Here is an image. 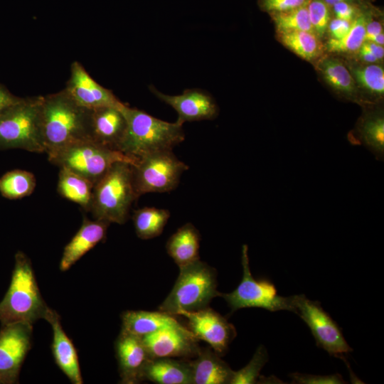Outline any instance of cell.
<instances>
[{
    "mask_svg": "<svg viewBox=\"0 0 384 384\" xmlns=\"http://www.w3.org/2000/svg\"><path fill=\"white\" fill-rule=\"evenodd\" d=\"M48 309L30 259L18 251L9 289L0 302L1 326L19 322L33 324L38 319H44Z\"/></svg>",
    "mask_w": 384,
    "mask_h": 384,
    "instance_id": "cell-3",
    "label": "cell"
},
{
    "mask_svg": "<svg viewBox=\"0 0 384 384\" xmlns=\"http://www.w3.org/2000/svg\"><path fill=\"white\" fill-rule=\"evenodd\" d=\"M293 383L302 384H341L346 383L339 374L317 375L294 373L289 375Z\"/></svg>",
    "mask_w": 384,
    "mask_h": 384,
    "instance_id": "cell-37",
    "label": "cell"
},
{
    "mask_svg": "<svg viewBox=\"0 0 384 384\" xmlns=\"http://www.w3.org/2000/svg\"><path fill=\"white\" fill-rule=\"evenodd\" d=\"M63 90L75 102L88 110L119 107L123 103L110 90L95 81L78 61L71 64L70 77Z\"/></svg>",
    "mask_w": 384,
    "mask_h": 384,
    "instance_id": "cell-15",
    "label": "cell"
},
{
    "mask_svg": "<svg viewBox=\"0 0 384 384\" xmlns=\"http://www.w3.org/2000/svg\"><path fill=\"white\" fill-rule=\"evenodd\" d=\"M309 0H257L260 9L268 14L284 12L306 6Z\"/></svg>",
    "mask_w": 384,
    "mask_h": 384,
    "instance_id": "cell-35",
    "label": "cell"
},
{
    "mask_svg": "<svg viewBox=\"0 0 384 384\" xmlns=\"http://www.w3.org/2000/svg\"><path fill=\"white\" fill-rule=\"evenodd\" d=\"M364 111L353 130L348 135L353 145H363L379 161L384 158V116L377 104L363 106Z\"/></svg>",
    "mask_w": 384,
    "mask_h": 384,
    "instance_id": "cell-19",
    "label": "cell"
},
{
    "mask_svg": "<svg viewBox=\"0 0 384 384\" xmlns=\"http://www.w3.org/2000/svg\"><path fill=\"white\" fill-rule=\"evenodd\" d=\"M361 48L371 53L378 58V60L380 62L383 60V58H384L383 46H380L378 44H376L369 41H364Z\"/></svg>",
    "mask_w": 384,
    "mask_h": 384,
    "instance_id": "cell-40",
    "label": "cell"
},
{
    "mask_svg": "<svg viewBox=\"0 0 384 384\" xmlns=\"http://www.w3.org/2000/svg\"><path fill=\"white\" fill-rule=\"evenodd\" d=\"M306 9L314 33L324 41L333 17L331 7L324 0H309Z\"/></svg>",
    "mask_w": 384,
    "mask_h": 384,
    "instance_id": "cell-34",
    "label": "cell"
},
{
    "mask_svg": "<svg viewBox=\"0 0 384 384\" xmlns=\"http://www.w3.org/2000/svg\"><path fill=\"white\" fill-rule=\"evenodd\" d=\"M314 65L324 82L336 94L363 106L359 90L345 63L338 58L324 54Z\"/></svg>",
    "mask_w": 384,
    "mask_h": 384,
    "instance_id": "cell-21",
    "label": "cell"
},
{
    "mask_svg": "<svg viewBox=\"0 0 384 384\" xmlns=\"http://www.w3.org/2000/svg\"><path fill=\"white\" fill-rule=\"evenodd\" d=\"M351 24L352 22L332 17L328 26L326 36H329V38L341 39L349 32Z\"/></svg>",
    "mask_w": 384,
    "mask_h": 384,
    "instance_id": "cell-38",
    "label": "cell"
},
{
    "mask_svg": "<svg viewBox=\"0 0 384 384\" xmlns=\"http://www.w3.org/2000/svg\"><path fill=\"white\" fill-rule=\"evenodd\" d=\"M36 186L34 174L25 170H11L0 177V193L10 200L21 199L30 196Z\"/></svg>",
    "mask_w": 384,
    "mask_h": 384,
    "instance_id": "cell-31",
    "label": "cell"
},
{
    "mask_svg": "<svg viewBox=\"0 0 384 384\" xmlns=\"http://www.w3.org/2000/svg\"><path fill=\"white\" fill-rule=\"evenodd\" d=\"M268 361V354L263 346L257 348L250 361L244 368L234 371L230 384L257 383L260 372Z\"/></svg>",
    "mask_w": 384,
    "mask_h": 384,
    "instance_id": "cell-33",
    "label": "cell"
},
{
    "mask_svg": "<svg viewBox=\"0 0 384 384\" xmlns=\"http://www.w3.org/2000/svg\"><path fill=\"white\" fill-rule=\"evenodd\" d=\"M366 41H371L380 46H383L384 45V34L383 33H379L378 35L372 36L371 38H370L368 40H366Z\"/></svg>",
    "mask_w": 384,
    "mask_h": 384,
    "instance_id": "cell-42",
    "label": "cell"
},
{
    "mask_svg": "<svg viewBox=\"0 0 384 384\" xmlns=\"http://www.w3.org/2000/svg\"><path fill=\"white\" fill-rule=\"evenodd\" d=\"M90 110L79 105L64 90L42 96L41 126L45 153L48 155L90 139Z\"/></svg>",
    "mask_w": 384,
    "mask_h": 384,
    "instance_id": "cell-1",
    "label": "cell"
},
{
    "mask_svg": "<svg viewBox=\"0 0 384 384\" xmlns=\"http://www.w3.org/2000/svg\"><path fill=\"white\" fill-rule=\"evenodd\" d=\"M48 161L59 168L70 169L94 184L116 162L136 165L139 158L105 146L92 140L80 141L48 154Z\"/></svg>",
    "mask_w": 384,
    "mask_h": 384,
    "instance_id": "cell-7",
    "label": "cell"
},
{
    "mask_svg": "<svg viewBox=\"0 0 384 384\" xmlns=\"http://www.w3.org/2000/svg\"><path fill=\"white\" fill-rule=\"evenodd\" d=\"M0 384H2L1 381L0 380Z\"/></svg>",
    "mask_w": 384,
    "mask_h": 384,
    "instance_id": "cell-44",
    "label": "cell"
},
{
    "mask_svg": "<svg viewBox=\"0 0 384 384\" xmlns=\"http://www.w3.org/2000/svg\"><path fill=\"white\" fill-rule=\"evenodd\" d=\"M170 215L169 210L155 207H144L134 210L132 220L137 237L149 240L159 236Z\"/></svg>",
    "mask_w": 384,
    "mask_h": 384,
    "instance_id": "cell-29",
    "label": "cell"
},
{
    "mask_svg": "<svg viewBox=\"0 0 384 384\" xmlns=\"http://www.w3.org/2000/svg\"><path fill=\"white\" fill-rule=\"evenodd\" d=\"M121 383L142 382L143 370L151 358L141 337L121 330L114 345Z\"/></svg>",
    "mask_w": 384,
    "mask_h": 384,
    "instance_id": "cell-16",
    "label": "cell"
},
{
    "mask_svg": "<svg viewBox=\"0 0 384 384\" xmlns=\"http://www.w3.org/2000/svg\"><path fill=\"white\" fill-rule=\"evenodd\" d=\"M21 97L11 92L5 86L0 84V112L8 107L18 102Z\"/></svg>",
    "mask_w": 384,
    "mask_h": 384,
    "instance_id": "cell-39",
    "label": "cell"
},
{
    "mask_svg": "<svg viewBox=\"0 0 384 384\" xmlns=\"http://www.w3.org/2000/svg\"><path fill=\"white\" fill-rule=\"evenodd\" d=\"M277 41L302 59L314 63L325 54L324 41L303 31L276 32Z\"/></svg>",
    "mask_w": 384,
    "mask_h": 384,
    "instance_id": "cell-26",
    "label": "cell"
},
{
    "mask_svg": "<svg viewBox=\"0 0 384 384\" xmlns=\"http://www.w3.org/2000/svg\"><path fill=\"white\" fill-rule=\"evenodd\" d=\"M347 65V64H346ZM358 88L370 96V101L376 104L384 95V68L380 63H350L347 65Z\"/></svg>",
    "mask_w": 384,
    "mask_h": 384,
    "instance_id": "cell-28",
    "label": "cell"
},
{
    "mask_svg": "<svg viewBox=\"0 0 384 384\" xmlns=\"http://www.w3.org/2000/svg\"><path fill=\"white\" fill-rule=\"evenodd\" d=\"M200 240L198 229L192 223H187L169 237L166 250L180 267L200 259Z\"/></svg>",
    "mask_w": 384,
    "mask_h": 384,
    "instance_id": "cell-25",
    "label": "cell"
},
{
    "mask_svg": "<svg viewBox=\"0 0 384 384\" xmlns=\"http://www.w3.org/2000/svg\"><path fill=\"white\" fill-rule=\"evenodd\" d=\"M191 360L151 358L143 370L142 381L157 384H193Z\"/></svg>",
    "mask_w": 384,
    "mask_h": 384,
    "instance_id": "cell-22",
    "label": "cell"
},
{
    "mask_svg": "<svg viewBox=\"0 0 384 384\" xmlns=\"http://www.w3.org/2000/svg\"><path fill=\"white\" fill-rule=\"evenodd\" d=\"M110 225L103 220H92L84 217L80 228L64 247L59 265L60 271L68 270L82 256L104 240Z\"/></svg>",
    "mask_w": 384,
    "mask_h": 384,
    "instance_id": "cell-20",
    "label": "cell"
},
{
    "mask_svg": "<svg viewBox=\"0 0 384 384\" xmlns=\"http://www.w3.org/2000/svg\"><path fill=\"white\" fill-rule=\"evenodd\" d=\"M33 324L19 322L0 329V380L18 382L21 366L31 348Z\"/></svg>",
    "mask_w": 384,
    "mask_h": 384,
    "instance_id": "cell-11",
    "label": "cell"
},
{
    "mask_svg": "<svg viewBox=\"0 0 384 384\" xmlns=\"http://www.w3.org/2000/svg\"><path fill=\"white\" fill-rule=\"evenodd\" d=\"M44 319L53 329L51 350L55 364L72 383H83L77 350L63 330L59 314L49 308Z\"/></svg>",
    "mask_w": 384,
    "mask_h": 384,
    "instance_id": "cell-18",
    "label": "cell"
},
{
    "mask_svg": "<svg viewBox=\"0 0 384 384\" xmlns=\"http://www.w3.org/2000/svg\"><path fill=\"white\" fill-rule=\"evenodd\" d=\"M248 247H242V277L232 292L222 294L230 309V314L242 308H262L270 311L288 310L295 312L294 295L282 297L277 294L274 284L267 279L252 277L247 254Z\"/></svg>",
    "mask_w": 384,
    "mask_h": 384,
    "instance_id": "cell-8",
    "label": "cell"
},
{
    "mask_svg": "<svg viewBox=\"0 0 384 384\" xmlns=\"http://www.w3.org/2000/svg\"><path fill=\"white\" fill-rule=\"evenodd\" d=\"M191 360L193 384H230L234 370L211 348L200 349Z\"/></svg>",
    "mask_w": 384,
    "mask_h": 384,
    "instance_id": "cell-23",
    "label": "cell"
},
{
    "mask_svg": "<svg viewBox=\"0 0 384 384\" xmlns=\"http://www.w3.org/2000/svg\"><path fill=\"white\" fill-rule=\"evenodd\" d=\"M358 59L363 63H380L378 58L369 51L360 48L356 53Z\"/></svg>",
    "mask_w": 384,
    "mask_h": 384,
    "instance_id": "cell-41",
    "label": "cell"
},
{
    "mask_svg": "<svg viewBox=\"0 0 384 384\" xmlns=\"http://www.w3.org/2000/svg\"><path fill=\"white\" fill-rule=\"evenodd\" d=\"M120 106L90 110V139L117 150L127 128V119Z\"/></svg>",
    "mask_w": 384,
    "mask_h": 384,
    "instance_id": "cell-17",
    "label": "cell"
},
{
    "mask_svg": "<svg viewBox=\"0 0 384 384\" xmlns=\"http://www.w3.org/2000/svg\"><path fill=\"white\" fill-rule=\"evenodd\" d=\"M42 95L21 97L0 112V150L45 153L41 126Z\"/></svg>",
    "mask_w": 384,
    "mask_h": 384,
    "instance_id": "cell-6",
    "label": "cell"
},
{
    "mask_svg": "<svg viewBox=\"0 0 384 384\" xmlns=\"http://www.w3.org/2000/svg\"><path fill=\"white\" fill-rule=\"evenodd\" d=\"M180 315L187 319V329L198 341L208 343L220 356L225 354L236 336V330L225 317L208 306Z\"/></svg>",
    "mask_w": 384,
    "mask_h": 384,
    "instance_id": "cell-12",
    "label": "cell"
},
{
    "mask_svg": "<svg viewBox=\"0 0 384 384\" xmlns=\"http://www.w3.org/2000/svg\"><path fill=\"white\" fill-rule=\"evenodd\" d=\"M188 166L179 160L173 150L159 151L139 158L132 166V179L137 198L147 193L174 190Z\"/></svg>",
    "mask_w": 384,
    "mask_h": 384,
    "instance_id": "cell-9",
    "label": "cell"
},
{
    "mask_svg": "<svg viewBox=\"0 0 384 384\" xmlns=\"http://www.w3.org/2000/svg\"><path fill=\"white\" fill-rule=\"evenodd\" d=\"M324 2H326L330 7L333 4L341 2V1H348V2H353L357 4H366L367 3L366 0H324Z\"/></svg>",
    "mask_w": 384,
    "mask_h": 384,
    "instance_id": "cell-43",
    "label": "cell"
},
{
    "mask_svg": "<svg viewBox=\"0 0 384 384\" xmlns=\"http://www.w3.org/2000/svg\"><path fill=\"white\" fill-rule=\"evenodd\" d=\"M151 358H194L198 340L181 324L162 329L142 338Z\"/></svg>",
    "mask_w": 384,
    "mask_h": 384,
    "instance_id": "cell-14",
    "label": "cell"
},
{
    "mask_svg": "<svg viewBox=\"0 0 384 384\" xmlns=\"http://www.w3.org/2000/svg\"><path fill=\"white\" fill-rule=\"evenodd\" d=\"M295 314L306 324L318 347L331 356L343 358L353 349L347 343L341 329L317 301L304 294L294 295Z\"/></svg>",
    "mask_w": 384,
    "mask_h": 384,
    "instance_id": "cell-10",
    "label": "cell"
},
{
    "mask_svg": "<svg viewBox=\"0 0 384 384\" xmlns=\"http://www.w3.org/2000/svg\"><path fill=\"white\" fill-rule=\"evenodd\" d=\"M121 319V330L141 338L180 324L174 315L161 311L127 310L122 312Z\"/></svg>",
    "mask_w": 384,
    "mask_h": 384,
    "instance_id": "cell-24",
    "label": "cell"
},
{
    "mask_svg": "<svg viewBox=\"0 0 384 384\" xmlns=\"http://www.w3.org/2000/svg\"><path fill=\"white\" fill-rule=\"evenodd\" d=\"M179 274L171 292L159 305V311L171 315L196 311L209 306L220 296L215 268L200 260L179 267Z\"/></svg>",
    "mask_w": 384,
    "mask_h": 384,
    "instance_id": "cell-4",
    "label": "cell"
},
{
    "mask_svg": "<svg viewBox=\"0 0 384 384\" xmlns=\"http://www.w3.org/2000/svg\"><path fill=\"white\" fill-rule=\"evenodd\" d=\"M127 119L124 135L117 150L139 158L159 151L173 150L185 139L183 124L158 119L146 112L124 104Z\"/></svg>",
    "mask_w": 384,
    "mask_h": 384,
    "instance_id": "cell-2",
    "label": "cell"
},
{
    "mask_svg": "<svg viewBox=\"0 0 384 384\" xmlns=\"http://www.w3.org/2000/svg\"><path fill=\"white\" fill-rule=\"evenodd\" d=\"M368 3L358 16L352 22L349 32L342 38H328L324 43L326 52L331 53H355L365 41L366 24L368 18Z\"/></svg>",
    "mask_w": 384,
    "mask_h": 384,
    "instance_id": "cell-30",
    "label": "cell"
},
{
    "mask_svg": "<svg viewBox=\"0 0 384 384\" xmlns=\"http://www.w3.org/2000/svg\"><path fill=\"white\" fill-rule=\"evenodd\" d=\"M368 4L341 1L331 6L333 17L353 22Z\"/></svg>",
    "mask_w": 384,
    "mask_h": 384,
    "instance_id": "cell-36",
    "label": "cell"
},
{
    "mask_svg": "<svg viewBox=\"0 0 384 384\" xmlns=\"http://www.w3.org/2000/svg\"><path fill=\"white\" fill-rule=\"evenodd\" d=\"M57 190L64 198L89 211L94 183L84 176L66 168H59Z\"/></svg>",
    "mask_w": 384,
    "mask_h": 384,
    "instance_id": "cell-27",
    "label": "cell"
},
{
    "mask_svg": "<svg viewBox=\"0 0 384 384\" xmlns=\"http://www.w3.org/2000/svg\"><path fill=\"white\" fill-rule=\"evenodd\" d=\"M132 164L118 161L95 184L90 212L94 219L124 224L132 203L137 199Z\"/></svg>",
    "mask_w": 384,
    "mask_h": 384,
    "instance_id": "cell-5",
    "label": "cell"
},
{
    "mask_svg": "<svg viewBox=\"0 0 384 384\" xmlns=\"http://www.w3.org/2000/svg\"><path fill=\"white\" fill-rule=\"evenodd\" d=\"M149 89L157 99L177 112L176 122L181 124L186 122L213 120L218 116L219 107L215 98L205 90L188 88L180 95H169L160 92L152 85Z\"/></svg>",
    "mask_w": 384,
    "mask_h": 384,
    "instance_id": "cell-13",
    "label": "cell"
},
{
    "mask_svg": "<svg viewBox=\"0 0 384 384\" xmlns=\"http://www.w3.org/2000/svg\"><path fill=\"white\" fill-rule=\"evenodd\" d=\"M276 32L303 31L314 32L306 6L284 12L269 14Z\"/></svg>",
    "mask_w": 384,
    "mask_h": 384,
    "instance_id": "cell-32",
    "label": "cell"
}]
</instances>
